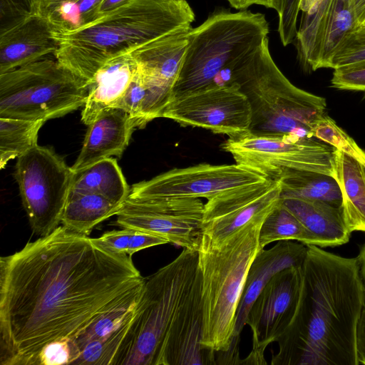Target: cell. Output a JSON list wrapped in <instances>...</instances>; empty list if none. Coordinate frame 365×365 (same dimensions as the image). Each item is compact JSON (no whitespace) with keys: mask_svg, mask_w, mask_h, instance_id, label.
Masks as SVG:
<instances>
[{"mask_svg":"<svg viewBox=\"0 0 365 365\" xmlns=\"http://www.w3.org/2000/svg\"><path fill=\"white\" fill-rule=\"evenodd\" d=\"M302 266L276 274L252 304L246 321L252 331V350L240 364H267L264 351L292 322L300 299Z\"/></svg>","mask_w":365,"mask_h":365,"instance_id":"cell-14","label":"cell"},{"mask_svg":"<svg viewBox=\"0 0 365 365\" xmlns=\"http://www.w3.org/2000/svg\"><path fill=\"white\" fill-rule=\"evenodd\" d=\"M121 207L97 194L69 195L61 224L73 232L89 235L97 225L116 215Z\"/></svg>","mask_w":365,"mask_h":365,"instance_id":"cell-25","label":"cell"},{"mask_svg":"<svg viewBox=\"0 0 365 365\" xmlns=\"http://www.w3.org/2000/svg\"><path fill=\"white\" fill-rule=\"evenodd\" d=\"M281 194L279 181L268 179L208 199L204 205L201 244L217 246L249 223L265 220L279 203Z\"/></svg>","mask_w":365,"mask_h":365,"instance_id":"cell-15","label":"cell"},{"mask_svg":"<svg viewBox=\"0 0 365 365\" xmlns=\"http://www.w3.org/2000/svg\"><path fill=\"white\" fill-rule=\"evenodd\" d=\"M199 270L198 252L183 249L173 261L145 278L110 365H161L170 327Z\"/></svg>","mask_w":365,"mask_h":365,"instance_id":"cell-6","label":"cell"},{"mask_svg":"<svg viewBox=\"0 0 365 365\" xmlns=\"http://www.w3.org/2000/svg\"><path fill=\"white\" fill-rule=\"evenodd\" d=\"M132 0H103L99 8V16H101L113 10H115Z\"/></svg>","mask_w":365,"mask_h":365,"instance_id":"cell-42","label":"cell"},{"mask_svg":"<svg viewBox=\"0 0 365 365\" xmlns=\"http://www.w3.org/2000/svg\"><path fill=\"white\" fill-rule=\"evenodd\" d=\"M268 46L267 38L225 67L215 82L236 83L247 98L252 110L249 134L312 138L314 125L326 114V99L292 84L274 62Z\"/></svg>","mask_w":365,"mask_h":365,"instance_id":"cell-4","label":"cell"},{"mask_svg":"<svg viewBox=\"0 0 365 365\" xmlns=\"http://www.w3.org/2000/svg\"><path fill=\"white\" fill-rule=\"evenodd\" d=\"M202 319L199 270L170 327L163 348L161 365H216V351L202 344Z\"/></svg>","mask_w":365,"mask_h":365,"instance_id":"cell-17","label":"cell"},{"mask_svg":"<svg viewBox=\"0 0 365 365\" xmlns=\"http://www.w3.org/2000/svg\"><path fill=\"white\" fill-rule=\"evenodd\" d=\"M356 258L365 294V243L361 247L359 254Z\"/></svg>","mask_w":365,"mask_h":365,"instance_id":"cell-44","label":"cell"},{"mask_svg":"<svg viewBox=\"0 0 365 365\" xmlns=\"http://www.w3.org/2000/svg\"><path fill=\"white\" fill-rule=\"evenodd\" d=\"M165 1H185V0H165Z\"/></svg>","mask_w":365,"mask_h":365,"instance_id":"cell-47","label":"cell"},{"mask_svg":"<svg viewBox=\"0 0 365 365\" xmlns=\"http://www.w3.org/2000/svg\"><path fill=\"white\" fill-rule=\"evenodd\" d=\"M230 4L237 9H245L252 4L262 5L272 8V0H231Z\"/></svg>","mask_w":365,"mask_h":365,"instance_id":"cell-41","label":"cell"},{"mask_svg":"<svg viewBox=\"0 0 365 365\" xmlns=\"http://www.w3.org/2000/svg\"><path fill=\"white\" fill-rule=\"evenodd\" d=\"M307 252L306 245L284 240L277 242L268 250H261L256 255L248 270L241 294L230 351H240V334L246 325L249 312L263 288L280 271L291 267H302Z\"/></svg>","mask_w":365,"mask_h":365,"instance_id":"cell-18","label":"cell"},{"mask_svg":"<svg viewBox=\"0 0 365 365\" xmlns=\"http://www.w3.org/2000/svg\"><path fill=\"white\" fill-rule=\"evenodd\" d=\"M357 22L362 25L365 21V0H350Z\"/></svg>","mask_w":365,"mask_h":365,"instance_id":"cell-43","label":"cell"},{"mask_svg":"<svg viewBox=\"0 0 365 365\" xmlns=\"http://www.w3.org/2000/svg\"><path fill=\"white\" fill-rule=\"evenodd\" d=\"M268 33L265 16L246 10L219 11L192 28L172 99L214 85L225 67L257 48Z\"/></svg>","mask_w":365,"mask_h":365,"instance_id":"cell-7","label":"cell"},{"mask_svg":"<svg viewBox=\"0 0 365 365\" xmlns=\"http://www.w3.org/2000/svg\"><path fill=\"white\" fill-rule=\"evenodd\" d=\"M331 85L338 90L365 93V66L334 69Z\"/></svg>","mask_w":365,"mask_h":365,"instance_id":"cell-38","label":"cell"},{"mask_svg":"<svg viewBox=\"0 0 365 365\" xmlns=\"http://www.w3.org/2000/svg\"><path fill=\"white\" fill-rule=\"evenodd\" d=\"M221 147L235 163L272 180L289 170L319 173L336 179L334 148L315 138L247 133L228 138Z\"/></svg>","mask_w":365,"mask_h":365,"instance_id":"cell-10","label":"cell"},{"mask_svg":"<svg viewBox=\"0 0 365 365\" xmlns=\"http://www.w3.org/2000/svg\"><path fill=\"white\" fill-rule=\"evenodd\" d=\"M229 2L231 1V0H227Z\"/></svg>","mask_w":365,"mask_h":365,"instance_id":"cell-49","label":"cell"},{"mask_svg":"<svg viewBox=\"0 0 365 365\" xmlns=\"http://www.w3.org/2000/svg\"><path fill=\"white\" fill-rule=\"evenodd\" d=\"M74 175L51 148L37 145L17 158L14 176L36 235L46 236L60 225Z\"/></svg>","mask_w":365,"mask_h":365,"instance_id":"cell-9","label":"cell"},{"mask_svg":"<svg viewBox=\"0 0 365 365\" xmlns=\"http://www.w3.org/2000/svg\"><path fill=\"white\" fill-rule=\"evenodd\" d=\"M63 1V0H40V2L41 3H50V2H56V1Z\"/></svg>","mask_w":365,"mask_h":365,"instance_id":"cell-46","label":"cell"},{"mask_svg":"<svg viewBox=\"0 0 365 365\" xmlns=\"http://www.w3.org/2000/svg\"><path fill=\"white\" fill-rule=\"evenodd\" d=\"M146 96V86L142 70H138L123 97L115 108L127 112L138 123V128H143V108Z\"/></svg>","mask_w":365,"mask_h":365,"instance_id":"cell-36","label":"cell"},{"mask_svg":"<svg viewBox=\"0 0 365 365\" xmlns=\"http://www.w3.org/2000/svg\"><path fill=\"white\" fill-rule=\"evenodd\" d=\"M140 292L101 314L76 337L68 340L71 349L70 364H73L88 344L108 340L126 320L133 317Z\"/></svg>","mask_w":365,"mask_h":365,"instance_id":"cell-29","label":"cell"},{"mask_svg":"<svg viewBox=\"0 0 365 365\" xmlns=\"http://www.w3.org/2000/svg\"><path fill=\"white\" fill-rule=\"evenodd\" d=\"M267 180L261 173L237 163H201L174 168L134 184L126 200L158 197L208 200L223 192Z\"/></svg>","mask_w":365,"mask_h":365,"instance_id":"cell-13","label":"cell"},{"mask_svg":"<svg viewBox=\"0 0 365 365\" xmlns=\"http://www.w3.org/2000/svg\"><path fill=\"white\" fill-rule=\"evenodd\" d=\"M40 14V0H0V35Z\"/></svg>","mask_w":365,"mask_h":365,"instance_id":"cell-34","label":"cell"},{"mask_svg":"<svg viewBox=\"0 0 365 365\" xmlns=\"http://www.w3.org/2000/svg\"><path fill=\"white\" fill-rule=\"evenodd\" d=\"M161 118L234 138L249 133L252 110L236 83L214 84L172 99Z\"/></svg>","mask_w":365,"mask_h":365,"instance_id":"cell-12","label":"cell"},{"mask_svg":"<svg viewBox=\"0 0 365 365\" xmlns=\"http://www.w3.org/2000/svg\"><path fill=\"white\" fill-rule=\"evenodd\" d=\"M259 240L263 249L273 242L284 240H297L306 245H312L310 235L305 227L283 205L281 200L263 222Z\"/></svg>","mask_w":365,"mask_h":365,"instance_id":"cell-31","label":"cell"},{"mask_svg":"<svg viewBox=\"0 0 365 365\" xmlns=\"http://www.w3.org/2000/svg\"><path fill=\"white\" fill-rule=\"evenodd\" d=\"M204 205L200 198L188 197L126 200L116 214L115 224L197 251L202 238Z\"/></svg>","mask_w":365,"mask_h":365,"instance_id":"cell-11","label":"cell"},{"mask_svg":"<svg viewBox=\"0 0 365 365\" xmlns=\"http://www.w3.org/2000/svg\"><path fill=\"white\" fill-rule=\"evenodd\" d=\"M192 27L180 29L130 52L138 63L146 86L143 125L162 117L170 102L182 68Z\"/></svg>","mask_w":365,"mask_h":365,"instance_id":"cell-16","label":"cell"},{"mask_svg":"<svg viewBox=\"0 0 365 365\" xmlns=\"http://www.w3.org/2000/svg\"><path fill=\"white\" fill-rule=\"evenodd\" d=\"M295 316L272 365H358L356 333L365 294L357 258L308 245Z\"/></svg>","mask_w":365,"mask_h":365,"instance_id":"cell-2","label":"cell"},{"mask_svg":"<svg viewBox=\"0 0 365 365\" xmlns=\"http://www.w3.org/2000/svg\"><path fill=\"white\" fill-rule=\"evenodd\" d=\"M88 93L83 79L44 58L0 74V118L46 122L83 107Z\"/></svg>","mask_w":365,"mask_h":365,"instance_id":"cell-8","label":"cell"},{"mask_svg":"<svg viewBox=\"0 0 365 365\" xmlns=\"http://www.w3.org/2000/svg\"><path fill=\"white\" fill-rule=\"evenodd\" d=\"M58 48L47 20L34 16L0 35V74L54 55Z\"/></svg>","mask_w":365,"mask_h":365,"instance_id":"cell-20","label":"cell"},{"mask_svg":"<svg viewBox=\"0 0 365 365\" xmlns=\"http://www.w3.org/2000/svg\"><path fill=\"white\" fill-rule=\"evenodd\" d=\"M281 202L305 227L312 245L334 247L349 241L351 232L341 207L320 200L286 196H281Z\"/></svg>","mask_w":365,"mask_h":365,"instance_id":"cell-22","label":"cell"},{"mask_svg":"<svg viewBox=\"0 0 365 365\" xmlns=\"http://www.w3.org/2000/svg\"><path fill=\"white\" fill-rule=\"evenodd\" d=\"M281 196L320 200L341 207V194L333 177L314 172L289 170L277 180Z\"/></svg>","mask_w":365,"mask_h":365,"instance_id":"cell-26","label":"cell"},{"mask_svg":"<svg viewBox=\"0 0 365 365\" xmlns=\"http://www.w3.org/2000/svg\"><path fill=\"white\" fill-rule=\"evenodd\" d=\"M264 220L253 221L217 246L200 245L202 304V344L216 352L231 344L236 314L250 267L259 252Z\"/></svg>","mask_w":365,"mask_h":365,"instance_id":"cell-5","label":"cell"},{"mask_svg":"<svg viewBox=\"0 0 365 365\" xmlns=\"http://www.w3.org/2000/svg\"><path fill=\"white\" fill-rule=\"evenodd\" d=\"M363 26H365V21L364 22V24H362Z\"/></svg>","mask_w":365,"mask_h":365,"instance_id":"cell-48","label":"cell"},{"mask_svg":"<svg viewBox=\"0 0 365 365\" xmlns=\"http://www.w3.org/2000/svg\"><path fill=\"white\" fill-rule=\"evenodd\" d=\"M138 70L131 53L110 59L86 81L88 97L81 111V121L88 125L104 110L115 108Z\"/></svg>","mask_w":365,"mask_h":365,"instance_id":"cell-21","label":"cell"},{"mask_svg":"<svg viewBox=\"0 0 365 365\" xmlns=\"http://www.w3.org/2000/svg\"><path fill=\"white\" fill-rule=\"evenodd\" d=\"M319 0H302L300 5V11L305 12L308 11Z\"/></svg>","mask_w":365,"mask_h":365,"instance_id":"cell-45","label":"cell"},{"mask_svg":"<svg viewBox=\"0 0 365 365\" xmlns=\"http://www.w3.org/2000/svg\"><path fill=\"white\" fill-rule=\"evenodd\" d=\"M131 257L59 225L0 258V364L39 365L143 285Z\"/></svg>","mask_w":365,"mask_h":365,"instance_id":"cell-1","label":"cell"},{"mask_svg":"<svg viewBox=\"0 0 365 365\" xmlns=\"http://www.w3.org/2000/svg\"><path fill=\"white\" fill-rule=\"evenodd\" d=\"M95 240L113 252L130 257L145 248L168 243L161 237L132 228L109 231Z\"/></svg>","mask_w":365,"mask_h":365,"instance_id":"cell-32","label":"cell"},{"mask_svg":"<svg viewBox=\"0 0 365 365\" xmlns=\"http://www.w3.org/2000/svg\"><path fill=\"white\" fill-rule=\"evenodd\" d=\"M44 120L0 118V168L36 145Z\"/></svg>","mask_w":365,"mask_h":365,"instance_id":"cell-30","label":"cell"},{"mask_svg":"<svg viewBox=\"0 0 365 365\" xmlns=\"http://www.w3.org/2000/svg\"><path fill=\"white\" fill-rule=\"evenodd\" d=\"M185 1L132 0L71 32L52 34L56 61L86 82L103 63L167 34L191 27Z\"/></svg>","mask_w":365,"mask_h":365,"instance_id":"cell-3","label":"cell"},{"mask_svg":"<svg viewBox=\"0 0 365 365\" xmlns=\"http://www.w3.org/2000/svg\"><path fill=\"white\" fill-rule=\"evenodd\" d=\"M88 126L81 152L71 166L74 173L103 159L120 158L138 128L135 118L117 108L103 110Z\"/></svg>","mask_w":365,"mask_h":365,"instance_id":"cell-19","label":"cell"},{"mask_svg":"<svg viewBox=\"0 0 365 365\" xmlns=\"http://www.w3.org/2000/svg\"><path fill=\"white\" fill-rule=\"evenodd\" d=\"M71 349L68 340L48 344L39 356V365L70 364Z\"/></svg>","mask_w":365,"mask_h":365,"instance_id":"cell-39","label":"cell"},{"mask_svg":"<svg viewBox=\"0 0 365 365\" xmlns=\"http://www.w3.org/2000/svg\"><path fill=\"white\" fill-rule=\"evenodd\" d=\"M358 365H365V306L361 312L356 333Z\"/></svg>","mask_w":365,"mask_h":365,"instance_id":"cell-40","label":"cell"},{"mask_svg":"<svg viewBox=\"0 0 365 365\" xmlns=\"http://www.w3.org/2000/svg\"><path fill=\"white\" fill-rule=\"evenodd\" d=\"M103 0H63L41 3L40 14L48 21L52 34L76 31L95 21Z\"/></svg>","mask_w":365,"mask_h":365,"instance_id":"cell-27","label":"cell"},{"mask_svg":"<svg viewBox=\"0 0 365 365\" xmlns=\"http://www.w3.org/2000/svg\"><path fill=\"white\" fill-rule=\"evenodd\" d=\"M130 192L116 159L110 157L76 173L69 195L97 194L122 207Z\"/></svg>","mask_w":365,"mask_h":365,"instance_id":"cell-24","label":"cell"},{"mask_svg":"<svg viewBox=\"0 0 365 365\" xmlns=\"http://www.w3.org/2000/svg\"><path fill=\"white\" fill-rule=\"evenodd\" d=\"M301 2L302 0H272V8L278 14V32L284 46L296 38L297 21Z\"/></svg>","mask_w":365,"mask_h":365,"instance_id":"cell-37","label":"cell"},{"mask_svg":"<svg viewBox=\"0 0 365 365\" xmlns=\"http://www.w3.org/2000/svg\"><path fill=\"white\" fill-rule=\"evenodd\" d=\"M334 158L345 222L350 232H365V167L336 148Z\"/></svg>","mask_w":365,"mask_h":365,"instance_id":"cell-23","label":"cell"},{"mask_svg":"<svg viewBox=\"0 0 365 365\" xmlns=\"http://www.w3.org/2000/svg\"><path fill=\"white\" fill-rule=\"evenodd\" d=\"M359 26L350 0H331L322 36L318 69L331 68L332 59L340 46Z\"/></svg>","mask_w":365,"mask_h":365,"instance_id":"cell-28","label":"cell"},{"mask_svg":"<svg viewBox=\"0 0 365 365\" xmlns=\"http://www.w3.org/2000/svg\"><path fill=\"white\" fill-rule=\"evenodd\" d=\"M311 135L346 153L365 167V151L328 115L324 114L317 121Z\"/></svg>","mask_w":365,"mask_h":365,"instance_id":"cell-33","label":"cell"},{"mask_svg":"<svg viewBox=\"0 0 365 365\" xmlns=\"http://www.w3.org/2000/svg\"><path fill=\"white\" fill-rule=\"evenodd\" d=\"M365 66V26H360L344 41L335 54L331 68Z\"/></svg>","mask_w":365,"mask_h":365,"instance_id":"cell-35","label":"cell"}]
</instances>
